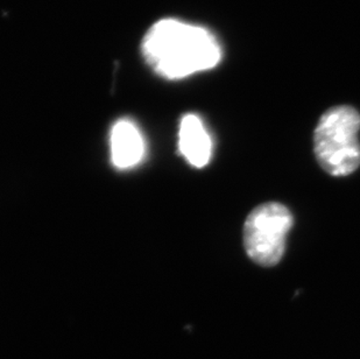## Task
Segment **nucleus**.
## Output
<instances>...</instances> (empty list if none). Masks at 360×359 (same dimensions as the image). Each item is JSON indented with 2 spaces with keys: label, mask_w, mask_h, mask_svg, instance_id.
<instances>
[{
  "label": "nucleus",
  "mask_w": 360,
  "mask_h": 359,
  "mask_svg": "<svg viewBox=\"0 0 360 359\" xmlns=\"http://www.w3.org/2000/svg\"><path fill=\"white\" fill-rule=\"evenodd\" d=\"M150 67L168 80H180L214 68L221 61V46L210 32L177 19L158 21L143 41Z\"/></svg>",
  "instance_id": "1"
},
{
  "label": "nucleus",
  "mask_w": 360,
  "mask_h": 359,
  "mask_svg": "<svg viewBox=\"0 0 360 359\" xmlns=\"http://www.w3.org/2000/svg\"><path fill=\"white\" fill-rule=\"evenodd\" d=\"M360 115L351 106H335L317 122L314 152L322 170L333 177H347L360 166Z\"/></svg>",
  "instance_id": "2"
},
{
  "label": "nucleus",
  "mask_w": 360,
  "mask_h": 359,
  "mask_svg": "<svg viewBox=\"0 0 360 359\" xmlns=\"http://www.w3.org/2000/svg\"><path fill=\"white\" fill-rule=\"evenodd\" d=\"M294 218L288 208L278 202L260 204L248 214L243 230L245 251L255 264L271 267L281 260L285 239Z\"/></svg>",
  "instance_id": "3"
},
{
  "label": "nucleus",
  "mask_w": 360,
  "mask_h": 359,
  "mask_svg": "<svg viewBox=\"0 0 360 359\" xmlns=\"http://www.w3.org/2000/svg\"><path fill=\"white\" fill-rule=\"evenodd\" d=\"M111 160L117 168L129 170L141 163L146 145L139 127L129 119H120L110 136Z\"/></svg>",
  "instance_id": "4"
},
{
  "label": "nucleus",
  "mask_w": 360,
  "mask_h": 359,
  "mask_svg": "<svg viewBox=\"0 0 360 359\" xmlns=\"http://www.w3.org/2000/svg\"><path fill=\"white\" fill-rule=\"evenodd\" d=\"M179 149L184 159L196 168H203L210 163L212 139L210 133L198 115H184L179 131Z\"/></svg>",
  "instance_id": "5"
}]
</instances>
